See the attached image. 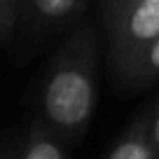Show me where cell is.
<instances>
[{"instance_id":"1","label":"cell","mask_w":159,"mask_h":159,"mask_svg":"<svg viewBox=\"0 0 159 159\" xmlns=\"http://www.w3.org/2000/svg\"><path fill=\"white\" fill-rule=\"evenodd\" d=\"M98 101V56L91 26L77 28L52 61L40 91V122L61 140L84 136Z\"/></svg>"},{"instance_id":"2","label":"cell","mask_w":159,"mask_h":159,"mask_svg":"<svg viewBox=\"0 0 159 159\" xmlns=\"http://www.w3.org/2000/svg\"><path fill=\"white\" fill-rule=\"evenodd\" d=\"M159 35V0H138L108 30L110 63L122 82H129L152 40Z\"/></svg>"},{"instance_id":"3","label":"cell","mask_w":159,"mask_h":159,"mask_svg":"<svg viewBox=\"0 0 159 159\" xmlns=\"http://www.w3.org/2000/svg\"><path fill=\"white\" fill-rule=\"evenodd\" d=\"M10 159H68L66 140H61L54 131H49L42 122H35Z\"/></svg>"},{"instance_id":"4","label":"cell","mask_w":159,"mask_h":159,"mask_svg":"<svg viewBox=\"0 0 159 159\" xmlns=\"http://www.w3.org/2000/svg\"><path fill=\"white\" fill-rule=\"evenodd\" d=\"M105 159H157L152 140L148 134V117H138L122 138L110 148Z\"/></svg>"},{"instance_id":"5","label":"cell","mask_w":159,"mask_h":159,"mask_svg":"<svg viewBox=\"0 0 159 159\" xmlns=\"http://www.w3.org/2000/svg\"><path fill=\"white\" fill-rule=\"evenodd\" d=\"M84 0H26L30 16L38 26H61L80 14Z\"/></svg>"},{"instance_id":"6","label":"cell","mask_w":159,"mask_h":159,"mask_svg":"<svg viewBox=\"0 0 159 159\" xmlns=\"http://www.w3.org/2000/svg\"><path fill=\"white\" fill-rule=\"evenodd\" d=\"M159 80V35L152 40V45L145 49V54L140 56L138 66H136L131 80L126 82V87H145L150 82Z\"/></svg>"},{"instance_id":"7","label":"cell","mask_w":159,"mask_h":159,"mask_svg":"<svg viewBox=\"0 0 159 159\" xmlns=\"http://www.w3.org/2000/svg\"><path fill=\"white\" fill-rule=\"evenodd\" d=\"M136 2H138V0H103V19H105V28L110 30L119 19H122V14H124V12L129 10L131 5H136Z\"/></svg>"},{"instance_id":"8","label":"cell","mask_w":159,"mask_h":159,"mask_svg":"<svg viewBox=\"0 0 159 159\" xmlns=\"http://www.w3.org/2000/svg\"><path fill=\"white\" fill-rule=\"evenodd\" d=\"M148 134H150V140H152L154 154H157V159H159V105L148 117Z\"/></svg>"},{"instance_id":"9","label":"cell","mask_w":159,"mask_h":159,"mask_svg":"<svg viewBox=\"0 0 159 159\" xmlns=\"http://www.w3.org/2000/svg\"><path fill=\"white\" fill-rule=\"evenodd\" d=\"M21 2H24V0H0V14L5 16L10 28L14 26V19H16V12H19Z\"/></svg>"},{"instance_id":"10","label":"cell","mask_w":159,"mask_h":159,"mask_svg":"<svg viewBox=\"0 0 159 159\" xmlns=\"http://www.w3.org/2000/svg\"><path fill=\"white\" fill-rule=\"evenodd\" d=\"M7 30H12L10 26H7V21H5V16L0 14V45H2V40H5V35H7Z\"/></svg>"}]
</instances>
